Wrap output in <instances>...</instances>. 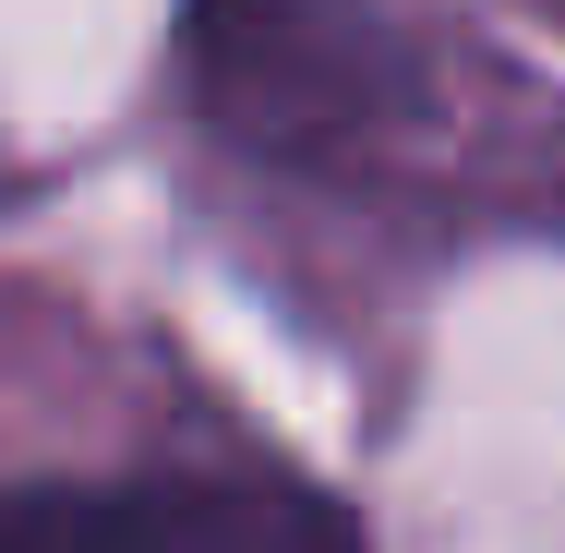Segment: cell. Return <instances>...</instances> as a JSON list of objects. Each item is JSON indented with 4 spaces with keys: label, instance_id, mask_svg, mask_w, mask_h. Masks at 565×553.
<instances>
[{
    "label": "cell",
    "instance_id": "6da1fadb",
    "mask_svg": "<svg viewBox=\"0 0 565 553\" xmlns=\"http://www.w3.org/2000/svg\"><path fill=\"white\" fill-rule=\"evenodd\" d=\"M0 553H361L301 481H0Z\"/></svg>",
    "mask_w": 565,
    "mask_h": 553
}]
</instances>
